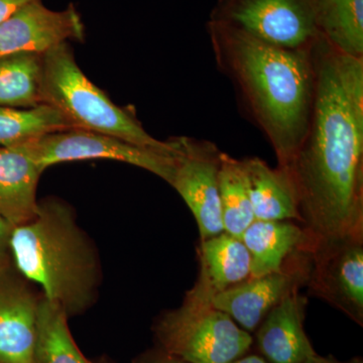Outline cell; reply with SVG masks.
I'll return each instance as SVG.
<instances>
[{
	"instance_id": "9c48e42d",
	"label": "cell",
	"mask_w": 363,
	"mask_h": 363,
	"mask_svg": "<svg viewBox=\"0 0 363 363\" xmlns=\"http://www.w3.org/2000/svg\"><path fill=\"white\" fill-rule=\"evenodd\" d=\"M172 186L194 215L201 241L224 233L219 199L221 152L212 143L180 138Z\"/></svg>"
},
{
	"instance_id": "7c38bea8",
	"label": "cell",
	"mask_w": 363,
	"mask_h": 363,
	"mask_svg": "<svg viewBox=\"0 0 363 363\" xmlns=\"http://www.w3.org/2000/svg\"><path fill=\"white\" fill-rule=\"evenodd\" d=\"M309 262L310 257L303 264L295 262L293 266L284 267L281 271L266 276L250 277L217 294L211 304L228 315L243 330H255L286 294L307 281Z\"/></svg>"
},
{
	"instance_id": "6da1fadb",
	"label": "cell",
	"mask_w": 363,
	"mask_h": 363,
	"mask_svg": "<svg viewBox=\"0 0 363 363\" xmlns=\"http://www.w3.org/2000/svg\"><path fill=\"white\" fill-rule=\"evenodd\" d=\"M312 52L311 119L286 169L310 240H363V58L337 51L322 35Z\"/></svg>"
},
{
	"instance_id": "4fadbf2b",
	"label": "cell",
	"mask_w": 363,
	"mask_h": 363,
	"mask_svg": "<svg viewBox=\"0 0 363 363\" xmlns=\"http://www.w3.org/2000/svg\"><path fill=\"white\" fill-rule=\"evenodd\" d=\"M306 306L307 298L295 288L262 320L257 345L269 363H302L317 354L304 329Z\"/></svg>"
},
{
	"instance_id": "d6986e66",
	"label": "cell",
	"mask_w": 363,
	"mask_h": 363,
	"mask_svg": "<svg viewBox=\"0 0 363 363\" xmlns=\"http://www.w3.org/2000/svg\"><path fill=\"white\" fill-rule=\"evenodd\" d=\"M43 57L35 52L0 57V107L32 108L43 104Z\"/></svg>"
},
{
	"instance_id": "30bf717a",
	"label": "cell",
	"mask_w": 363,
	"mask_h": 363,
	"mask_svg": "<svg viewBox=\"0 0 363 363\" xmlns=\"http://www.w3.org/2000/svg\"><path fill=\"white\" fill-rule=\"evenodd\" d=\"M84 38V23L75 7L52 11L42 0H35L0 23V57L44 55L68 40L82 42Z\"/></svg>"
},
{
	"instance_id": "2e32d148",
	"label": "cell",
	"mask_w": 363,
	"mask_h": 363,
	"mask_svg": "<svg viewBox=\"0 0 363 363\" xmlns=\"http://www.w3.org/2000/svg\"><path fill=\"white\" fill-rule=\"evenodd\" d=\"M43 172L16 145H0V214L14 227L37 215V189Z\"/></svg>"
},
{
	"instance_id": "8992f818",
	"label": "cell",
	"mask_w": 363,
	"mask_h": 363,
	"mask_svg": "<svg viewBox=\"0 0 363 363\" xmlns=\"http://www.w3.org/2000/svg\"><path fill=\"white\" fill-rule=\"evenodd\" d=\"M43 171L65 162L111 160L149 171L169 183L178 154L140 147L114 136L84 130L57 131L14 145Z\"/></svg>"
},
{
	"instance_id": "3957f363",
	"label": "cell",
	"mask_w": 363,
	"mask_h": 363,
	"mask_svg": "<svg viewBox=\"0 0 363 363\" xmlns=\"http://www.w3.org/2000/svg\"><path fill=\"white\" fill-rule=\"evenodd\" d=\"M11 253L16 269L67 316L82 314L96 301L99 257L67 203L39 202L35 218L14 227Z\"/></svg>"
},
{
	"instance_id": "ba28073f",
	"label": "cell",
	"mask_w": 363,
	"mask_h": 363,
	"mask_svg": "<svg viewBox=\"0 0 363 363\" xmlns=\"http://www.w3.org/2000/svg\"><path fill=\"white\" fill-rule=\"evenodd\" d=\"M215 20L286 49L310 47L320 37L313 0H227Z\"/></svg>"
},
{
	"instance_id": "44dd1931",
	"label": "cell",
	"mask_w": 363,
	"mask_h": 363,
	"mask_svg": "<svg viewBox=\"0 0 363 363\" xmlns=\"http://www.w3.org/2000/svg\"><path fill=\"white\" fill-rule=\"evenodd\" d=\"M219 199L224 233L241 238L255 220L241 161L221 152L218 171Z\"/></svg>"
},
{
	"instance_id": "7402d4cb",
	"label": "cell",
	"mask_w": 363,
	"mask_h": 363,
	"mask_svg": "<svg viewBox=\"0 0 363 363\" xmlns=\"http://www.w3.org/2000/svg\"><path fill=\"white\" fill-rule=\"evenodd\" d=\"M63 114L48 104L32 108L0 107V145L11 147L49 133L73 130Z\"/></svg>"
},
{
	"instance_id": "52a82bcc",
	"label": "cell",
	"mask_w": 363,
	"mask_h": 363,
	"mask_svg": "<svg viewBox=\"0 0 363 363\" xmlns=\"http://www.w3.org/2000/svg\"><path fill=\"white\" fill-rule=\"evenodd\" d=\"M309 293L363 325V240H309Z\"/></svg>"
},
{
	"instance_id": "cb8c5ba5",
	"label": "cell",
	"mask_w": 363,
	"mask_h": 363,
	"mask_svg": "<svg viewBox=\"0 0 363 363\" xmlns=\"http://www.w3.org/2000/svg\"><path fill=\"white\" fill-rule=\"evenodd\" d=\"M135 363H190L181 359V358L169 354L168 352L157 348L156 350L147 351L143 353Z\"/></svg>"
},
{
	"instance_id": "e0dca14e",
	"label": "cell",
	"mask_w": 363,
	"mask_h": 363,
	"mask_svg": "<svg viewBox=\"0 0 363 363\" xmlns=\"http://www.w3.org/2000/svg\"><path fill=\"white\" fill-rule=\"evenodd\" d=\"M240 240L252 259L250 277L259 278L281 271L286 257L309 238L303 227L292 222L255 220Z\"/></svg>"
},
{
	"instance_id": "4316f807",
	"label": "cell",
	"mask_w": 363,
	"mask_h": 363,
	"mask_svg": "<svg viewBox=\"0 0 363 363\" xmlns=\"http://www.w3.org/2000/svg\"><path fill=\"white\" fill-rule=\"evenodd\" d=\"M233 363H269L264 358L257 357V355H248V357H245L243 355L242 357L238 358L235 362Z\"/></svg>"
},
{
	"instance_id": "9a60e30c",
	"label": "cell",
	"mask_w": 363,
	"mask_h": 363,
	"mask_svg": "<svg viewBox=\"0 0 363 363\" xmlns=\"http://www.w3.org/2000/svg\"><path fill=\"white\" fill-rule=\"evenodd\" d=\"M255 220H298L297 191L288 169H272L259 157L241 161Z\"/></svg>"
},
{
	"instance_id": "277c9868",
	"label": "cell",
	"mask_w": 363,
	"mask_h": 363,
	"mask_svg": "<svg viewBox=\"0 0 363 363\" xmlns=\"http://www.w3.org/2000/svg\"><path fill=\"white\" fill-rule=\"evenodd\" d=\"M43 104L51 105L68 119L75 130L94 131L126 142L168 152H180V138L162 142L149 135L140 121L86 77L68 43L44 54Z\"/></svg>"
},
{
	"instance_id": "7a4b0ae2",
	"label": "cell",
	"mask_w": 363,
	"mask_h": 363,
	"mask_svg": "<svg viewBox=\"0 0 363 363\" xmlns=\"http://www.w3.org/2000/svg\"><path fill=\"white\" fill-rule=\"evenodd\" d=\"M209 30L219 65L240 87L279 167L288 168L311 119L316 83L313 45L286 49L218 20L210 23Z\"/></svg>"
},
{
	"instance_id": "484cf974",
	"label": "cell",
	"mask_w": 363,
	"mask_h": 363,
	"mask_svg": "<svg viewBox=\"0 0 363 363\" xmlns=\"http://www.w3.org/2000/svg\"><path fill=\"white\" fill-rule=\"evenodd\" d=\"M302 363H363L362 358H353L352 360H350V362H339V360L335 359L333 357H320V355H314V357L308 358L307 360H305L304 362Z\"/></svg>"
},
{
	"instance_id": "603a6c76",
	"label": "cell",
	"mask_w": 363,
	"mask_h": 363,
	"mask_svg": "<svg viewBox=\"0 0 363 363\" xmlns=\"http://www.w3.org/2000/svg\"><path fill=\"white\" fill-rule=\"evenodd\" d=\"M14 226L0 214V264L13 262L11 240Z\"/></svg>"
},
{
	"instance_id": "5b68a950",
	"label": "cell",
	"mask_w": 363,
	"mask_h": 363,
	"mask_svg": "<svg viewBox=\"0 0 363 363\" xmlns=\"http://www.w3.org/2000/svg\"><path fill=\"white\" fill-rule=\"evenodd\" d=\"M154 331L161 350L190 363H233L252 344L225 313L187 297L157 319Z\"/></svg>"
},
{
	"instance_id": "ffe728a7",
	"label": "cell",
	"mask_w": 363,
	"mask_h": 363,
	"mask_svg": "<svg viewBox=\"0 0 363 363\" xmlns=\"http://www.w3.org/2000/svg\"><path fill=\"white\" fill-rule=\"evenodd\" d=\"M68 316L43 296L33 363H92L72 337Z\"/></svg>"
},
{
	"instance_id": "ac0fdd59",
	"label": "cell",
	"mask_w": 363,
	"mask_h": 363,
	"mask_svg": "<svg viewBox=\"0 0 363 363\" xmlns=\"http://www.w3.org/2000/svg\"><path fill=\"white\" fill-rule=\"evenodd\" d=\"M320 35L334 49L363 58V0H313Z\"/></svg>"
},
{
	"instance_id": "5bb4252c",
	"label": "cell",
	"mask_w": 363,
	"mask_h": 363,
	"mask_svg": "<svg viewBox=\"0 0 363 363\" xmlns=\"http://www.w3.org/2000/svg\"><path fill=\"white\" fill-rule=\"evenodd\" d=\"M200 272L186 297L211 304L217 294L250 278L252 259L240 238L225 233L201 241Z\"/></svg>"
},
{
	"instance_id": "d4e9b609",
	"label": "cell",
	"mask_w": 363,
	"mask_h": 363,
	"mask_svg": "<svg viewBox=\"0 0 363 363\" xmlns=\"http://www.w3.org/2000/svg\"><path fill=\"white\" fill-rule=\"evenodd\" d=\"M35 0H0V23Z\"/></svg>"
},
{
	"instance_id": "8fae6325",
	"label": "cell",
	"mask_w": 363,
	"mask_h": 363,
	"mask_svg": "<svg viewBox=\"0 0 363 363\" xmlns=\"http://www.w3.org/2000/svg\"><path fill=\"white\" fill-rule=\"evenodd\" d=\"M42 298L13 262L0 264V363H33Z\"/></svg>"
}]
</instances>
